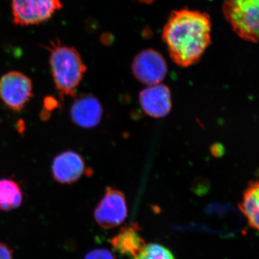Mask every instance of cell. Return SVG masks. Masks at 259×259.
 Segmentation results:
<instances>
[{
	"mask_svg": "<svg viewBox=\"0 0 259 259\" xmlns=\"http://www.w3.org/2000/svg\"><path fill=\"white\" fill-rule=\"evenodd\" d=\"M211 20L207 13L190 10L173 11L163 30L171 60L181 67L197 62L211 41Z\"/></svg>",
	"mask_w": 259,
	"mask_h": 259,
	"instance_id": "cell-1",
	"label": "cell"
},
{
	"mask_svg": "<svg viewBox=\"0 0 259 259\" xmlns=\"http://www.w3.org/2000/svg\"><path fill=\"white\" fill-rule=\"evenodd\" d=\"M50 52L51 74L56 90L61 97H76V89L86 72L87 67L79 53L74 47L60 42H51L47 47Z\"/></svg>",
	"mask_w": 259,
	"mask_h": 259,
	"instance_id": "cell-2",
	"label": "cell"
},
{
	"mask_svg": "<svg viewBox=\"0 0 259 259\" xmlns=\"http://www.w3.org/2000/svg\"><path fill=\"white\" fill-rule=\"evenodd\" d=\"M223 13L238 36L259 41V0H226Z\"/></svg>",
	"mask_w": 259,
	"mask_h": 259,
	"instance_id": "cell-3",
	"label": "cell"
},
{
	"mask_svg": "<svg viewBox=\"0 0 259 259\" xmlns=\"http://www.w3.org/2000/svg\"><path fill=\"white\" fill-rule=\"evenodd\" d=\"M60 0H12L13 23L21 26L37 25L62 8Z\"/></svg>",
	"mask_w": 259,
	"mask_h": 259,
	"instance_id": "cell-4",
	"label": "cell"
},
{
	"mask_svg": "<svg viewBox=\"0 0 259 259\" xmlns=\"http://www.w3.org/2000/svg\"><path fill=\"white\" fill-rule=\"evenodd\" d=\"M32 95L31 80L23 73L10 71L0 79V98L10 110L20 111Z\"/></svg>",
	"mask_w": 259,
	"mask_h": 259,
	"instance_id": "cell-5",
	"label": "cell"
},
{
	"mask_svg": "<svg viewBox=\"0 0 259 259\" xmlns=\"http://www.w3.org/2000/svg\"><path fill=\"white\" fill-rule=\"evenodd\" d=\"M127 214L125 194L115 187H107L94 212L97 224L105 229L113 228L122 224Z\"/></svg>",
	"mask_w": 259,
	"mask_h": 259,
	"instance_id": "cell-6",
	"label": "cell"
},
{
	"mask_svg": "<svg viewBox=\"0 0 259 259\" xmlns=\"http://www.w3.org/2000/svg\"><path fill=\"white\" fill-rule=\"evenodd\" d=\"M132 71L136 79L144 84H158L166 77L167 64L163 56L153 49H146L134 58Z\"/></svg>",
	"mask_w": 259,
	"mask_h": 259,
	"instance_id": "cell-7",
	"label": "cell"
},
{
	"mask_svg": "<svg viewBox=\"0 0 259 259\" xmlns=\"http://www.w3.org/2000/svg\"><path fill=\"white\" fill-rule=\"evenodd\" d=\"M86 172L84 160L75 151H64L53 160V177L61 185H72Z\"/></svg>",
	"mask_w": 259,
	"mask_h": 259,
	"instance_id": "cell-8",
	"label": "cell"
},
{
	"mask_svg": "<svg viewBox=\"0 0 259 259\" xmlns=\"http://www.w3.org/2000/svg\"><path fill=\"white\" fill-rule=\"evenodd\" d=\"M139 102L145 113L154 118H162L171 111V91L165 84L151 85L140 93Z\"/></svg>",
	"mask_w": 259,
	"mask_h": 259,
	"instance_id": "cell-9",
	"label": "cell"
},
{
	"mask_svg": "<svg viewBox=\"0 0 259 259\" xmlns=\"http://www.w3.org/2000/svg\"><path fill=\"white\" fill-rule=\"evenodd\" d=\"M71 118L76 125L84 128L96 127L103 115L101 103L92 95L75 97L70 111Z\"/></svg>",
	"mask_w": 259,
	"mask_h": 259,
	"instance_id": "cell-10",
	"label": "cell"
},
{
	"mask_svg": "<svg viewBox=\"0 0 259 259\" xmlns=\"http://www.w3.org/2000/svg\"><path fill=\"white\" fill-rule=\"evenodd\" d=\"M140 231L138 223H131L121 228L119 233L110 239V244L120 254L136 256L146 245L139 234Z\"/></svg>",
	"mask_w": 259,
	"mask_h": 259,
	"instance_id": "cell-11",
	"label": "cell"
},
{
	"mask_svg": "<svg viewBox=\"0 0 259 259\" xmlns=\"http://www.w3.org/2000/svg\"><path fill=\"white\" fill-rule=\"evenodd\" d=\"M239 209L250 228L259 233V179L250 181L247 185Z\"/></svg>",
	"mask_w": 259,
	"mask_h": 259,
	"instance_id": "cell-12",
	"label": "cell"
},
{
	"mask_svg": "<svg viewBox=\"0 0 259 259\" xmlns=\"http://www.w3.org/2000/svg\"><path fill=\"white\" fill-rule=\"evenodd\" d=\"M21 189L13 180H0V209L5 212L18 208L23 202Z\"/></svg>",
	"mask_w": 259,
	"mask_h": 259,
	"instance_id": "cell-13",
	"label": "cell"
},
{
	"mask_svg": "<svg viewBox=\"0 0 259 259\" xmlns=\"http://www.w3.org/2000/svg\"><path fill=\"white\" fill-rule=\"evenodd\" d=\"M132 259H176L171 250L157 243L146 244Z\"/></svg>",
	"mask_w": 259,
	"mask_h": 259,
	"instance_id": "cell-14",
	"label": "cell"
},
{
	"mask_svg": "<svg viewBox=\"0 0 259 259\" xmlns=\"http://www.w3.org/2000/svg\"><path fill=\"white\" fill-rule=\"evenodd\" d=\"M83 259H115V256L110 250L96 248L89 252Z\"/></svg>",
	"mask_w": 259,
	"mask_h": 259,
	"instance_id": "cell-15",
	"label": "cell"
},
{
	"mask_svg": "<svg viewBox=\"0 0 259 259\" xmlns=\"http://www.w3.org/2000/svg\"><path fill=\"white\" fill-rule=\"evenodd\" d=\"M0 259H13V251L11 248L0 242Z\"/></svg>",
	"mask_w": 259,
	"mask_h": 259,
	"instance_id": "cell-16",
	"label": "cell"
},
{
	"mask_svg": "<svg viewBox=\"0 0 259 259\" xmlns=\"http://www.w3.org/2000/svg\"><path fill=\"white\" fill-rule=\"evenodd\" d=\"M137 1L143 3V4H151L154 0H137Z\"/></svg>",
	"mask_w": 259,
	"mask_h": 259,
	"instance_id": "cell-17",
	"label": "cell"
}]
</instances>
